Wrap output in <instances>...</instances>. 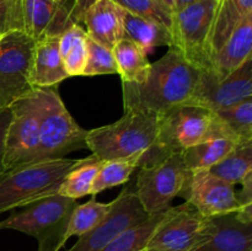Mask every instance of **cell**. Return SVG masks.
Returning a JSON list of instances; mask_svg holds the SVG:
<instances>
[{"label":"cell","instance_id":"cell-1","mask_svg":"<svg viewBox=\"0 0 252 251\" xmlns=\"http://www.w3.org/2000/svg\"><path fill=\"white\" fill-rule=\"evenodd\" d=\"M201 69L189 63L177 49L169 47L164 57L150 63L139 83H122L125 112L160 117L179 105L189 103Z\"/></svg>","mask_w":252,"mask_h":251},{"label":"cell","instance_id":"cell-2","mask_svg":"<svg viewBox=\"0 0 252 251\" xmlns=\"http://www.w3.org/2000/svg\"><path fill=\"white\" fill-rule=\"evenodd\" d=\"M158 130L159 117L125 112L115 123L88 130L86 148L98 161L139 157L140 167L162 159L157 148Z\"/></svg>","mask_w":252,"mask_h":251},{"label":"cell","instance_id":"cell-3","mask_svg":"<svg viewBox=\"0 0 252 251\" xmlns=\"http://www.w3.org/2000/svg\"><path fill=\"white\" fill-rule=\"evenodd\" d=\"M80 159H51L27 162L0 175V213L26 207L58 193L65 175Z\"/></svg>","mask_w":252,"mask_h":251},{"label":"cell","instance_id":"cell-4","mask_svg":"<svg viewBox=\"0 0 252 251\" xmlns=\"http://www.w3.org/2000/svg\"><path fill=\"white\" fill-rule=\"evenodd\" d=\"M39 120L37 161L61 159L74 150L86 148L88 130L81 128L66 110L57 86L32 90Z\"/></svg>","mask_w":252,"mask_h":251},{"label":"cell","instance_id":"cell-5","mask_svg":"<svg viewBox=\"0 0 252 251\" xmlns=\"http://www.w3.org/2000/svg\"><path fill=\"white\" fill-rule=\"evenodd\" d=\"M76 204V199L52 194L0 220V230L12 229L33 236L38 241V251H59L64 246V234Z\"/></svg>","mask_w":252,"mask_h":251},{"label":"cell","instance_id":"cell-6","mask_svg":"<svg viewBox=\"0 0 252 251\" xmlns=\"http://www.w3.org/2000/svg\"><path fill=\"white\" fill-rule=\"evenodd\" d=\"M182 153H171L159 161L140 166L134 184L135 193L148 214L170 208L189 176Z\"/></svg>","mask_w":252,"mask_h":251},{"label":"cell","instance_id":"cell-7","mask_svg":"<svg viewBox=\"0 0 252 251\" xmlns=\"http://www.w3.org/2000/svg\"><path fill=\"white\" fill-rule=\"evenodd\" d=\"M216 0H198L172 12V48L198 69H211L208 37Z\"/></svg>","mask_w":252,"mask_h":251},{"label":"cell","instance_id":"cell-8","mask_svg":"<svg viewBox=\"0 0 252 251\" xmlns=\"http://www.w3.org/2000/svg\"><path fill=\"white\" fill-rule=\"evenodd\" d=\"M36 41L22 31L0 37V107H9L33 90L31 85Z\"/></svg>","mask_w":252,"mask_h":251},{"label":"cell","instance_id":"cell-9","mask_svg":"<svg viewBox=\"0 0 252 251\" xmlns=\"http://www.w3.org/2000/svg\"><path fill=\"white\" fill-rule=\"evenodd\" d=\"M213 112L196 105H179L159 117L157 148L162 157L182 153L207 134Z\"/></svg>","mask_w":252,"mask_h":251},{"label":"cell","instance_id":"cell-10","mask_svg":"<svg viewBox=\"0 0 252 251\" xmlns=\"http://www.w3.org/2000/svg\"><path fill=\"white\" fill-rule=\"evenodd\" d=\"M212 218L199 214L189 203L175 207L160 224L147 248L158 251H197L209 239Z\"/></svg>","mask_w":252,"mask_h":251},{"label":"cell","instance_id":"cell-11","mask_svg":"<svg viewBox=\"0 0 252 251\" xmlns=\"http://www.w3.org/2000/svg\"><path fill=\"white\" fill-rule=\"evenodd\" d=\"M11 121L5 135V169L37 161L39 120L32 90L9 106Z\"/></svg>","mask_w":252,"mask_h":251},{"label":"cell","instance_id":"cell-12","mask_svg":"<svg viewBox=\"0 0 252 251\" xmlns=\"http://www.w3.org/2000/svg\"><path fill=\"white\" fill-rule=\"evenodd\" d=\"M135 193L134 186H127L111 202L105 218L89 233L84 234L68 251H102L120 234L148 218Z\"/></svg>","mask_w":252,"mask_h":251},{"label":"cell","instance_id":"cell-13","mask_svg":"<svg viewBox=\"0 0 252 251\" xmlns=\"http://www.w3.org/2000/svg\"><path fill=\"white\" fill-rule=\"evenodd\" d=\"M252 98V58L220 79L209 69H201L198 83L189 103L218 111Z\"/></svg>","mask_w":252,"mask_h":251},{"label":"cell","instance_id":"cell-14","mask_svg":"<svg viewBox=\"0 0 252 251\" xmlns=\"http://www.w3.org/2000/svg\"><path fill=\"white\" fill-rule=\"evenodd\" d=\"M179 196L185 197L187 203L206 218L236 213L244 208L235 185L219 179L209 170L189 172Z\"/></svg>","mask_w":252,"mask_h":251},{"label":"cell","instance_id":"cell-15","mask_svg":"<svg viewBox=\"0 0 252 251\" xmlns=\"http://www.w3.org/2000/svg\"><path fill=\"white\" fill-rule=\"evenodd\" d=\"M24 32L34 41L61 36L75 22L70 17V2L54 0H21Z\"/></svg>","mask_w":252,"mask_h":251},{"label":"cell","instance_id":"cell-16","mask_svg":"<svg viewBox=\"0 0 252 251\" xmlns=\"http://www.w3.org/2000/svg\"><path fill=\"white\" fill-rule=\"evenodd\" d=\"M238 144H240V142L225 129L213 113L209 129L203 139L182 152V157L189 171L209 170Z\"/></svg>","mask_w":252,"mask_h":251},{"label":"cell","instance_id":"cell-17","mask_svg":"<svg viewBox=\"0 0 252 251\" xmlns=\"http://www.w3.org/2000/svg\"><path fill=\"white\" fill-rule=\"evenodd\" d=\"M122 6L113 0H96L88 7L80 19V25L86 27V33L94 41L113 49L125 36Z\"/></svg>","mask_w":252,"mask_h":251},{"label":"cell","instance_id":"cell-18","mask_svg":"<svg viewBox=\"0 0 252 251\" xmlns=\"http://www.w3.org/2000/svg\"><path fill=\"white\" fill-rule=\"evenodd\" d=\"M209 239L197 251H252V221L236 213L212 218Z\"/></svg>","mask_w":252,"mask_h":251},{"label":"cell","instance_id":"cell-19","mask_svg":"<svg viewBox=\"0 0 252 251\" xmlns=\"http://www.w3.org/2000/svg\"><path fill=\"white\" fill-rule=\"evenodd\" d=\"M251 52L252 15H249L234 29L223 46L212 57L209 70L218 78H225L252 58Z\"/></svg>","mask_w":252,"mask_h":251},{"label":"cell","instance_id":"cell-20","mask_svg":"<svg viewBox=\"0 0 252 251\" xmlns=\"http://www.w3.org/2000/svg\"><path fill=\"white\" fill-rule=\"evenodd\" d=\"M68 78L59 52V36L37 39L31 74L32 88L57 86Z\"/></svg>","mask_w":252,"mask_h":251},{"label":"cell","instance_id":"cell-21","mask_svg":"<svg viewBox=\"0 0 252 251\" xmlns=\"http://www.w3.org/2000/svg\"><path fill=\"white\" fill-rule=\"evenodd\" d=\"M252 15V0H216L208 37L209 62L236 26Z\"/></svg>","mask_w":252,"mask_h":251},{"label":"cell","instance_id":"cell-22","mask_svg":"<svg viewBox=\"0 0 252 251\" xmlns=\"http://www.w3.org/2000/svg\"><path fill=\"white\" fill-rule=\"evenodd\" d=\"M123 38L134 42L147 54L157 47H171L172 44L171 31L169 29L152 20L137 16L127 10L123 12Z\"/></svg>","mask_w":252,"mask_h":251},{"label":"cell","instance_id":"cell-23","mask_svg":"<svg viewBox=\"0 0 252 251\" xmlns=\"http://www.w3.org/2000/svg\"><path fill=\"white\" fill-rule=\"evenodd\" d=\"M175 207L165 209L159 213L150 214L144 220L130 226L117 236L102 251H142L154 235L160 224L174 212Z\"/></svg>","mask_w":252,"mask_h":251},{"label":"cell","instance_id":"cell-24","mask_svg":"<svg viewBox=\"0 0 252 251\" xmlns=\"http://www.w3.org/2000/svg\"><path fill=\"white\" fill-rule=\"evenodd\" d=\"M88 33L81 25L74 24L59 36V52L69 78L83 76L88 59Z\"/></svg>","mask_w":252,"mask_h":251},{"label":"cell","instance_id":"cell-25","mask_svg":"<svg viewBox=\"0 0 252 251\" xmlns=\"http://www.w3.org/2000/svg\"><path fill=\"white\" fill-rule=\"evenodd\" d=\"M122 83H139L150 68L147 53L134 42L122 38L112 49Z\"/></svg>","mask_w":252,"mask_h":251},{"label":"cell","instance_id":"cell-26","mask_svg":"<svg viewBox=\"0 0 252 251\" xmlns=\"http://www.w3.org/2000/svg\"><path fill=\"white\" fill-rule=\"evenodd\" d=\"M101 164L102 161H98L94 155L80 159V162L65 175L58 193L73 199L91 194V188Z\"/></svg>","mask_w":252,"mask_h":251},{"label":"cell","instance_id":"cell-27","mask_svg":"<svg viewBox=\"0 0 252 251\" xmlns=\"http://www.w3.org/2000/svg\"><path fill=\"white\" fill-rule=\"evenodd\" d=\"M209 171L229 184H241L252 172V142L240 143Z\"/></svg>","mask_w":252,"mask_h":251},{"label":"cell","instance_id":"cell-28","mask_svg":"<svg viewBox=\"0 0 252 251\" xmlns=\"http://www.w3.org/2000/svg\"><path fill=\"white\" fill-rule=\"evenodd\" d=\"M111 208L110 203H102L96 201V196H93L86 203L76 204L73 209L64 234V244L71 236L80 238L84 234L93 230L106 217Z\"/></svg>","mask_w":252,"mask_h":251},{"label":"cell","instance_id":"cell-29","mask_svg":"<svg viewBox=\"0 0 252 251\" xmlns=\"http://www.w3.org/2000/svg\"><path fill=\"white\" fill-rule=\"evenodd\" d=\"M139 157H135L102 161L91 188V196H96L107 188L127 184L133 171L139 167Z\"/></svg>","mask_w":252,"mask_h":251},{"label":"cell","instance_id":"cell-30","mask_svg":"<svg viewBox=\"0 0 252 251\" xmlns=\"http://www.w3.org/2000/svg\"><path fill=\"white\" fill-rule=\"evenodd\" d=\"M213 113L235 139L240 143L252 142V98Z\"/></svg>","mask_w":252,"mask_h":251},{"label":"cell","instance_id":"cell-31","mask_svg":"<svg viewBox=\"0 0 252 251\" xmlns=\"http://www.w3.org/2000/svg\"><path fill=\"white\" fill-rule=\"evenodd\" d=\"M88 59L83 76H97L106 74H118L117 64L112 49L102 46L88 36Z\"/></svg>","mask_w":252,"mask_h":251},{"label":"cell","instance_id":"cell-32","mask_svg":"<svg viewBox=\"0 0 252 251\" xmlns=\"http://www.w3.org/2000/svg\"><path fill=\"white\" fill-rule=\"evenodd\" d=\"M120 6L137 16L152 20L171 30L172 11L159 0H113Z\"/></svg>","mask_w":252,"mask_h":251},{"label":"cell","instance_id":"cell-33","mask_svg":"<svg viewBox=\"0 0 252 251\" xmlns=\"http://www.w3.org/2000/svg\"><path fill=\"white\" fill-rule=\"evenodd\" d=\"M11 31L24 32L21 0H0V34Z\"/></svg>","mask_w":252,"mask_h":251},{"label":"cell","instance_id":"cell-34","mask_svg":"<svg viewBox=\"0 0 252 251\" xmlns=\"http://www.w3.org/2000/svg\"><path fill=\"white\" fill-rule=\"evenodd\" d=\"M10 121H11V110H10V107L0 108V175L6 171L4 165L5 135H6Z\"/></svg>","mask_w":252,"mask_h":251},{"label":"cell","instance_id":"cell-35","mask_svg":"<svg viewBox=\"0 0 252 251\" xmlns=\"http://www.w3.org/2000/svg\"><path fill=\"white\" fill-rule=\"evenodd\" d=\"M96 0H69L70 2V17L75 24L80 25V19L84 12L95 2Z\"/></svg>","mask_w":252,"mask_h":251},{"label":"cell","instance_id":"cell-36","mask_svg":"<svg viewBox=\"0 0 252 251\" xmlns=\"http://www.w3.org/2000/svg\"><path fill=\"white\" fill-rule=\"evenodd\" d=\"M196 1H198V0H175V10L184 9L185 6Z\"/></svg>","mask_w":252,"mask_h":251},{"label":"cell","instance_id":"cell-37","mask_svg":"<svg viewBox=\"0 0 252 251\" xmlns=\"http://www.w3.org/2000/svg\"><path fill=\"white\" fill-rule=\"evenodd\" d=\"M162 5L167 7L169 10H171L172 12L175 11V0H159Z\"/></svg>","mask_w":252,"mask_h":251},{"label":"cell","instance_id":"cell-38","mask_svg":"<svg viewBox=\"0 0 252 251\" xmlns=\"http://www.w3.org/2000/svg\"><path fill=\"white\" fill-rule=\"evenodd\" d=\"M142 251H158V250H154V249H149V248H145L144 250H142Z\"/></svg>","mask_w":252,"mask_h":251},{"label":"cell","instance_id":"cell-39","mask_svg":"<svg viewBox=\"0 0 252 251\" xmlns=\"http://www.w3.org/2000/svg\"><path fill=\"white\" fill-rule=\"evenodd\" d=\"M54 1H58V2H62V1H65V0H54Z\"/></svg>","mask_w":252,"mask_h":251},{"label":"cell","instance_id":"cell-40","mask_svg":"<svg viewBox=\"0 0 252 251\" xmlns=\"http://www.w3.org/2000/svg\"><path fill=\"white\" fill-rule=\"evenodd\" d=\"M2 36V34H0V37H1Z\"/></svg>","mask_w":252,"mask_h":251},{"label":"cell","instance_id":"cell-41","mask_svg":"<svg viewBox=\"0 0 252 251\" xmlns=\"http://www.w3.org/2000/svg\"><path fill=\"white\" fill-rule=\"evenodd\" d=\"M0 108H1V107H0Z\"/></svg>","mask_w":252,"mask_h":251}]
</instances>
